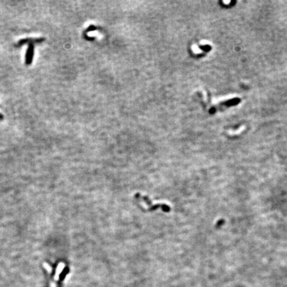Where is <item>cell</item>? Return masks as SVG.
<instances>
[{
	"mask_svg": "<svg viewBox=\"0 0 287 287\" xmlns=\"http://www.w3.org/2000/svg\"><path fill=\"white\" fill-rule=\"evenodd\" d=\"M45 39L43 37L39 38H25V39H22L19 40L17 43L18 46H21L25 45V44H29V45H34L36 43H41L42 42L45 41Z\"/></svg>",
	"mask_w": 287,
	"mask_h": 287,
	"instance_id": "6da1fadb",
	"label": "cell"
},
{
	"mask_svg": "<svg viewBox=\"0 0 287 287\" xmlns=\"http://www.w3.org/2000/svg\"><path fill=\"white\" fill-rule=\"evenodd\" d=\"M34 52H35L34 45H29L25 54V64L27 65H30L33 62Z\"/></svg>",
	"mask_w": 287,
	"mask_h": 287,
	"instance_id": "7a4b0ae2",
	"label": "cell"
},
{
	"mask_svg": "<svg viewBox=\"0 0 287 287\" xmlns=\"http://www.w3.org/2000/svg\"><path fill=\"white\" fill-rule=\"evenodd\" d=\"M3 116L0 113V120H3Z\"/></svg>",
	"mask_w": 287,
	"mask_h": 287,
	"instance_id": "3957f363",
	"label": "cell"
}]
</instances>
